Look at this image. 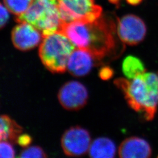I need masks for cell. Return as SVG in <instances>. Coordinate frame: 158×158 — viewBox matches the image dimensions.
<instances>
[{
	"label": "cell",
	"instance_id": "cell-1",
	"mask_svg": "<svg viewBox=\"0 0 158 158\" xmlns=\"http://www.w3.org/2000/svg\"><path fill=\"white\" fill-rule=\"evenodd\" d=\"M59 32L64 34L77 48L90 52L97 60L113 53L117 46V19L115 23L110 16L102 15L89 23H63Z\"/></svg>",
	"mask_w": 158,
	"mask_h": 158
},
{
	"label": "cell",
	"instance_id": "cell-2",
	"mask_svg": "<svg viewBox=\"0 0 158 158\" xmlns=\"http://www.w3.org/2000/svg\"><path fill=\"white\" fill-rule=\"evenodd\" d=\"M114 84L123 92L130 107L147 121L154 118L158 108V74L146 72L133 79L119 78Z\"/></svg>",
	"mask_w": 158,
	"mask_h": 158
},
{
	"label": "cell",
	"instance_id": "cell-3",
	"mask_svg": "<svg viewBox=\"0 0 158 158\" xmlns=\"http://www.w3.org/2000/svg\"><path fill=\"white\" fill-rule=\"evenodd\" d=\"M76 46L60 32L43 37L39 49L40 59L45 68L53 73L67 70L68 60Z\"/></svg>",
	"mask_w": 158,
	"mask_h": 158
},
{
	"label": "cell",
	"instance_id": "cell-4",
	"mask_svg": "<svg viewBox=\"0 0 158 158\" xmlns=\"http://www.w3.org/2000/svg\"><path fill=\"white\" fill-rule=\"evenodd\" d=\"M17 23H27L41 32L43 37L59 32L63 23L59 0H34L28 10L17 16Z\"/></svg>",
	"mask_w": 158,
	"mask_h": 158
},
{
	"label": "cell",
	"instance_id": "cell-5",
	"mask_svg": "<svg viewBox=\"0 0 158 158\" xmlns=\"http://www.w3.org/2000/svg\"><path fill=\"white\" fill-rule=\"evenodd\" d=\"M59 8L64 23L93 22L102 15V8L94 0H59Z\"/></svg>",
	"mask_w": 158,
	"mask_h": 158
},
{
	"label": "cell",
	"instance_id": "cell-6",
	"mask_svg": "<svg viewBox=\"0 0 158 158\" xmlns=\"http://www.w3.org/2000/svg\"><path fill=\"white\" fill-rule=\"evenodd\" d=\"M117 33L123 44L136 45L145 40L147 25L140 17L127 14L120 19L117 18Z\"/></svg>",
	"mask_w": 158,
	"mask_h": 158
},
{
	"label": "cell",
	"instance_id": "cell-7",
	"mask_svg": "<svg viewBox=\"0 0 158 158\" xmlns=\"http://www.w3.org/2000/svg\"><path fill=\"white\" fill-rule=\"evenodd\" d=\"M91 143L89 132L80 127H73L63 134L61 145L69 156H80L89 152Z\"/></svg>",
	"mask_w": 158,
	"mask_h": 158
},
{
	"label": "cell",
	"instance_id": "cell-8",
	"mask_svg": "<svg viewBox=\"0 0 158 158\" xmlns=\"http://www.w3.org/2000/svg\"><path fill=\"white\" fill-rule=\"evenodd\" d=\"M57 97L63 107L70 111H76L84 107L87 104L88 92L81 83L70 81L63 85Z\"/></svg>",
	"mask_w": 158,
	"mask_h": 158
},
{
	"label": "cell",
	"instance_id": "cell-9",
	"mask_svg": "<svg viewBox=\"0 0 158 158\" xmlns=\"http://www.w3.org/2000/svg\"><path fill=\"white\" fill-rule=\"evenodd\" d=\"M43 39L41 32L27 23H20L12 31L14 46L21 51H29L40 44Z\"/></svg>",
	"mask_w": 158,
	"mask_h": 158
},
{
	"label": "cell",
	"instance_id": "cell-10",
	"mask_svg": "<svg viewBox=\"0 0 158 158\" xmlns=\"http://www.w3.org/2000/svg\"><path fill=\"white\" fill-rule=\"evenodd\" d=\"M96 60V58L89 51L75 49L69 59L67 70L74 76H84L90 72Z\"/></svg>",
	"mask_w": 158,
	"mask_h": 158
},
{
	"label": "cell",
	"instance_id": "cell-11",
	"mask_svg": "<svg viewBox=\"0 0 158 158\" xmlns=\"http://www.w3.org/2000/svg\"><path fill=\"white\" fill-rule=\"evenodd\" d=\"M152 148L144 139L132 136L122 142L118 148L121 158H148L152 155Z\"/></svg>",
	"mask_w": 158,
	"mask_h": 158
},
{
	"label": "cell",
	"instance_id": "cell-12",
	"mask_svg": "<svg viewBox=\"0 0 158 158\" xmlns=\"http://www.w3.org/2000/svg\"><path fill=\"white\" fill-rule=\"evenodd\" d=\"M89 153L91 158H114L116 147L110 139L105 137L98 138L91 142Z\"/></svg>",
	"mask_w": 158,
	"mask_h": 158
},
{
	"label": "cell",
	"instance_id": "cell-13",
	"mask_svg": "<svg viewBox=\"0 0 158 158\" xmlns=\"http://www.w3.org/2000/svg\"><path fill=\"white\" fill-rule=\"evenodd\" d=\"M23 131V128L17 123L6 115H2L0 119V139L16 142Z\"/></svg>",
	"mask_w": 158,
	"mask_h": 158
},
{
	"label": "cell",
	"instance_id": "cell-14",
	"mask_svg": "<svg viewBox=\"0 0 158 158\" xmlns=\"http://www.w3.org/2000/svg\"><path fill=\"white\" fill-rule=\"evenodd\" d=\"M123 72L128 79H133L146 72V69L141 60L137 57L128 56L123 62Z\"/></svg>",
	"mask_w": 158,
	"mask_h": 158
},
{
	"label": "cell",
	"instance_id": "cell-15",
	"mask_svg": "<svg viewBox=\"0 0 158 158\" xmlns=\"http://www.w3.org/2000/svg\"><path fill=\"white\" fill-rule=\"evenodd\" d=\"M34 0H3L8 10L17 16L25 13L31 6Z\"/></svg>",
	"mask_w": 158,
	"mask_h": 158
},
{
	"label": "cell",
	"instance_id": "cell-16",
	"mask_svg": "<svg viewBox=\"0 0 158 158\" xmlns=\"http://www.w3.org/2000/svg\"><path fill=\"white\" fill-rule=\"evenodd\" d=\"M19 158H46L47 156L44 150L38 146H32L23 149L19 156Z\"/></svg>",
	"mask_w": 158,
	"mask_h": 158
},
{
	"label": "cell",
	"instance_id": "cell-17",
	"mask_svg": "<svg viewBox=\"0 0 158 158\" xmlns=\"http://www.w3.org/2000/svg\"><path fill=\"white\" fill-rule=\"evenodd\" d=\"M0 157L1 158H12L15 157V151L9 141H1Z\"/></svg>",
	"mask_w": 158,
	"mask_h": 158
},
{
	"label": "cell",
	"instance_id": "cell-18",
	"mask_svg": "<svg viewBox=\"0 0 158 158\" xmlns=\"http://www.w3.org/2000/svg\"><path fill=\"white\" fill-rule=\"evenodd\" d=\"M8 10L6 8V6H3L2 4H1V28H4L9 19Z\"/></svg>",
	"mask_w": 158,
	"mask_h": 158
},
{
	"label": "cell",
	"instance_id": "cell-19",
	"mask_svg": "<svg viewBox=\"0 0 158 158\" xmlns=\"http://www.w3.org/2000/svg\"><path fill=\"white\" fill-rule=\"evenodd\" d=\"M113 70L109 67H104L100 70L99 76L102 80H108L113 77Z\"/></svg>",
	"mask_w": 158,
	"mask_h": 158
},
{
	"label": "cell",
	"instance_id": "cell-20",
	"mask_svg": "<svg viewBox=\"0 0 158 158\" xmlns=\"http://www.w3.org/2000/svg\"><path fill=\"white\" fill-rule=\"evenodd\" d=\"M31 138L27 134L20 135L17 139V142L22 147H27L31 142Z\"/></svg>",
	"mask_w": 158,
	"mask_h": 158
},
{
	"label": "cell",
	"instance_id": "cell-21",
	"mask_svg": "<svg viewBox=\"0 0 158 158\" xmlns=\"http://www.w3.org/2000/svg\"><path fill=\"white\" fill-rule=\"evenodd\" d=\"M127 2L131 6H138L140 4L143 0H126Z\"/></svg>",
	"mask_w": 158,
	"mask_h": 158
},
{
	"label": "cell",
	"instance_id": "cell-22",
	"mask_svg": "<svg viewBox=\"0 0 158 158\" xmlns=\"http://www.w3.org/2000/svg\"><path fill=\"white\" fill-rule=\"evenodd\" d=\"M111 3H112L113 4L115 5L117 7H119V6L120 5L121 3V0H108Z\"/></svg>",
	"mask_w": 158,
	"mask_h": 158
}]
</instances>
